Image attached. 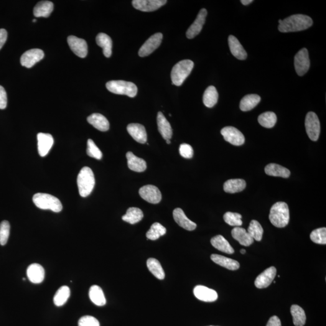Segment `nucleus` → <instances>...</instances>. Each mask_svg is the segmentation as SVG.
Masks as SVG:
<instances>
[{
	"label": "nucleus",
	"instance_id": "nucleus-1",
	"mask_svg": "<svg viewBox=\"0 0 326 326\" xmlns=\"http://www.w3.org/2000/svg\"><path fill=\"white\" fill-rule=\"evenodd\" d=\"M279 30L282 33L295 32L306 30L311 27L313 21L307 15H292L284 20H279Z\"/></svg>",
	"mask_w": 326,
	"mask_h": 326
},
{
	"label": "nucleus",
	"instance_id": "nucleus-2",
	"mask_svg": "<svg viewBox=\"0 0 326 326\" xmlns=\"http://www.w3.org/2000/svg\"><path fill=\"white\" fill-rule=\"evenodd\" d=\"M269 218L276 227H285L289 224L290 219L288 205L284 202L276 203L270 210Z\"/></svg>",
	"mask_w": 326,
	"mask_h": 326
},
{
	"label": "nucleus",
	"instance_id": "nucleus-3",
	"mask_svg": "<svg viewBox=\"0 0 326 326\" xmlns=\"http://www.w3.org/2000/svg\"><path fill=\"white\" fill-rule=\"evenodd\" d=\"M95 183L93 170L88 167H83L77 178L79 193L82 197H87L91 194Z\"/></svg>",
	"mask_w": 326,
	"mask_h": 326
},
{
	"label": "nucleus",
	"instance_id": "nucleus-4",
	"mask_svg": "<svg viewBox=\"0 0 326 326\" xmlns=\"http://www.w3.org/2000/svg\"><path fill=\"white\" fill-rule=\"evenodd\" d=\"M33 201L35 205L40 209L50 210L56 213L60 212L62 210V205L60 200L47 193H37L33 197Z\"/></svg>",
	"mask_w": 326,
	"mask_h": 326
},
{
	"label": "nucleus",
	"instance_id": "nucleus-5",
	"mask_svg": "<svg viewBox=\"0 0 326 326\" xmlns=\"http://www.w3.org/2000/svg\"><path fill=\"white\" fill-rule=\"evenodd\" d=\"M193 67L194 63L191 60H183L177 63L171 72L172 83L176 86L182 85L192 72Z\"/></svg>",
	"mask_w": 326,
	"mask_h": 326
},
{
	"label": "nucleus",
	"instance_id": "nucleus-6",
	"mask_svg": "<svg viewBox=\"0 0 326 326\" xmlns=\"http://www.w3.org/2000/svg\"><path fill=\"white\" fill-rule=\"evenodd\" d=\"M106 86L111 93L128 96L130 98H134L138 91L137 86L131 82L112 81L107 82Z\"/></svg>",
	"mask_w": 326,
	"mask_h": 326
},
{
	"label": "nucleus",
	"instance_id": "nucleus-7",
	"mask_svg": "<svg viewBox=\"0 0 326 326\" xmlns=\"http://www.w3.org/2000/svg\"><path fill=\"white\" fill-rule=\"evenodd\" d=\"M305 127L309 139L312 141H317L320 134V123L317 114L313 112L307 114L305 119Z\"/></svg>",
	"mask_w": 326,
	"mask_h": 326
},
{
	"label": "nucleus",
	"instance_id": "nucleus-8",
	"mask_svg": "<svg viewBox=\"0 0 326 326\" xmlns=\"http://www.w3.org/2000/svg\"><path fill=\"white\" fill-rule=\"evenodd\" d=\"M295 69L300 76L305 75L310 68L309 53L306 48H303L298 52L294 58Z\"/></svg>",
	"mask_w": 326,
	"mask_h": 326
},
{
	"label": "nucleus",
	"instance_id": "nucleus-9",
	"mask_svg": "<svg viewBox=\"0 0 326 326\" xmlns=\"http://www.w3.org/2000/svg\"><path fill=\"white\" fill-rule=\"evenodd\" d=\"M221 132L225 141L234 146H241L244 143V137L243 134L234 127H225L221 130Z\"/></svg>",
	"mask_w": 326,
	"mask_h": 326
},
{
	"label": "nucleus",
	"instance_id": "nucleus-10",
	"mask_svg": "<svg viewBox=\"0 0 326 326\" xmlns=\"http://www.w3.org/2000/svg\"><path fill=\"white\" fill-rule=\"evenodd\" d=\"M162 40L163 34L161 33H157L152 35L140 48L139 52L140 57H145L151 55L157 48L159 47Z\"/></svg>",
	"mask_w": 326,
	"mask_h": 326
},
{
	"label": "nucleus",
	"instance_id": "nucleus-11",
	"mask_svg": "<svg viewBox=\"0 0 326 326\" xmlns=\"http://www.w3.org/2000/svg\"><path fill=\"white\" fill-rule=\"evenodd\" d=\"M139 194L144 200L149 203L158 204L162 200V193L155 185H144L139 190Z\"/></svg>",
	"mask_w": 326,
	"mask_h": 326
},
{
	"label": "nucleus",
	"instance_id": "nucleus-12",
	"mask_svg": "<svg viewBox=\"0 0 326 326\" xmlns=\"http://www.w3.org/2000/svg\"><path fill=\"white\" fill-rule=\"evenodd\" d=\"M166 2L165 0H134L132 5L140 11L152 12L160 9Z\"/></svg>",
	"mask_w": 326,
	"mask_h": 326
},
{
	"label": "nucleus",
	"instance_id": "nucleus-13",
	"mask_svg": "<svg viewBox=\"0 0 326 326\" xmlns=\"http://www.w3.org/2000/svg\"><path fill=\"white\" fill-rule=\"evenodd\" d=\"M67 41L71 50L78 57L82 58L86 57L88 54V45L85 40L75 36H70L67 38Z\"/></svg>",
	"mask_w": 326,
	"mask_h": 326
},
{
	"label": "nucleus",
	"instance_id": "nucleus-14",
	"mask_svg": "<svg viewBox=\"0 0 326 326\" xmlns=\"http://www.w3.org/2000/svg\"><path fill=\"white\" fill-rule=\"evenodd\" d=\"M44 57V53L42 50L31 49L25 52L21 57L22 66L26 68H31L35 63L42 60Z\"/></svg>",
	"mask_w": 326,
	"mask_h": 326
},
{
	"label": "nucleus",
	"instance_id": "nucleus-15",
	"mask_svg": "<svg viewBox=\"0 0 326 326\" xmlns=\"http://www.w3.org/2000/svg\"><path fill=\"white\" fill-rule=\"evenodd\" d=\"M207 15V11L205 9H202L199 12L195 21L188 28L186 32V36L188 39H193L200 34L203 29L204 24L205 23Z\"/></svg>",
	"mask_w": 326,
	"mask_h": 326
},
{
	"label": "nucleus",
	"instance_id": "nucleus-16",
	"mask_svg": "<svg viewBox=\"0 0 326 326\" xmlns=\"http://www.w3.org/2000/svg\"><path fill=\"white\" fill-rule=\"evenodd\" d=\"M277 269L275 267L271 266L265 271L257 277L255 280V286L257 288L264 289L268 287L274 281L276 277Z\"/></svg>",
	"mask_w": 326,
	"mask_h": 326
},
{
	"label": "nucleus",
	"instance_id": "nucleus-17",
	"mask_svg": "<svg viewBox=\"0 0 326 326\" xmlns=\"http://www.w3.org/2000/svg\"><path fill=\"white\" fill-rule=\"evenodd\" d=\"M38 149L41 157L46 156L54 143L53 136L50 134L40 133L38 134Z\"/></svg>",
	"mask_w": 326,
	"mask_h": 326
},
{
	"label": "nucleus",
	"instance_id": "nucleus-18",
	"mask_svg": "<svg viewBox=\"0 0 326 326\" xmlns=\"http://www.w3.org/2000/svg\"><path fill=\"white\" fill-rule=\"evenodd\" d=\"M193 294L198 300L205 302H213L217 300L218 295L215 290L198 285L193 289Z\"/></svg>",
	"mask_w": 326,
	"mask_h": 326
},
{
	"label": "nucleus",
	"instance_id": "nucleus-19",
	"mask_svg": "<svg viewBox=\"0 0 326 326\" xmlns=\"http://www.w3.org/2000/svg\"><path fill=\"white\" fill-rule=\"evenodd\" d=\"M174 220L181 227L184 228L188 231H193L197 228V224L190 221L186 215H185L184 211L182 208H175L173 212Z\"/></svg>",
	"mask_w": 326,
	"mask_h": 326
},
{
	"label": "nucleus",
	"instance_id": "nucleus-20",
	"mask_svg": "<svg viewBox=\"0 0 326 326\" xmlns=\"http://www.w3.org/2000/svg\"><path fill=\"white\" fill-rule=\"evenodd\" d=\"M128 133L132 138L139 143H146L147 142V133L146 129L142 124L139 123H131L127 127Z\"/></svg>",
	"mask_w": 326,
	"mask_h": 326
},
{
	"label": "nucleus",
	"instance_id": "nucleus-21",
	"mask_svg": "<svg viewBox=\"0 0 326 326\" xmlns=\"http://www.w3.org/2000/svg\"><path fill=\"white\" fill-rule=\"evenodd\" d=\"M28 279L35 284H39L43 282L45 277L44 268L40 264L30 265L27 270Z\"/></svg>",
	"mask_w": 326,
	"mask_h": 326
},
{
	"label": "nucleus",
	"instance_id": "nucleus-22",
	"mask_svg": "<svg viewBox=\"0 0 326 326\" xmlns=\"http://www.w3.org/2000/svg\"><path fill=\"white\" fill-rule=\"evenodd\" d=\"M228 44L231 54L239 60H244L247 58V53L239 40L233 35L228 37Z\"/></svg>",
	"mask_w": 326,
	"mask_h": 326
},
{
	"label": "nucleus",
	"instance_id": "nucleus-23",
	"mask_svg": "<svg viewBox=\"0 0 326 326\" xmlns=\"http://www.w3.org/2000/svg\"><path fill=\"white\" fill-rule=\"evenodd\" d=\"M157 124L159 131L163 138L165 140H170L173 134L172 127L162 112L158 113Z\"/></svg>",
	"mask_w": 326,
	"mask_h": 326
},
{
	"label": "nucleus",
	"instance_id": "nucleus-24",
	"mask_svg": "<svg viewBox=\"0 0 326 326\" xmlns=\"http://www.w3.org/2000/svg\"><path fill=\"white\" fill-rule=\"evenodd\" d=\"M233 238L242 245L249 246L254 243V239L251 238L245 229L236 226L231 231Z\"/></svg>",
	"mask_w": 326,
	"mask_h": 326
},
{
	"label": "nucleus",
	"instance_id": "nucleus-25",
	"mask_svg": "<svg viewBox=\"0 0 326 326\" xmlns=\"http://www.w3.org/2000/svg\"><path fill=\"white\" fill-rule=\"evenodd\" d=\"M89 123L99 131L105 132L109 129V123L106 117L101 114H91L87 118Z\"/></svg>",
	"mask_w": 326,
	"mask_h": 326
},
{
	"label": "nucleus",
	"instance_id": "nucleus-26",
	"mask_svg": "<svg viewBox=\"0 0 326 326\" xmlns=\"http://www.w3.org/2000/svg\"><path fill=\"white\" fill-rule=\"evenodd\" d=\"M126 159L128 160V165L129 169L137 172H144L146 169V162L143 159L136 156L133 153L131 152L127 153Z\"/></svg>",
	"mask_w": 326,
	"mask_h": 326
},
{
	"label": "nucleus",
	"instance_id": "nucleus-27",
	"mask_svg": "<svg viewBox=\"0 0 326 326\" xmlns=\"http://www.w3.org/2000/svg\"><path fill=\"white\" fill-rule=\"evenodd\" d=\"M211 259L215 263L219 265L224 267V268L229 270H232V271H235V270L238 269L239 267H240V264H239L238 261H235V260L228 258V257L218 255V254H212L211 256Z\"/></svg>",
	"mask_w": 326,
	"mask_h": 326
},
{
	"label": "nucleus",
	"instance_id": "nucleus-28",
	"mask_svg": "<svg viewBox=\"0 0 326 326\" xmlns=\"http://www.w3.org/2000/svg\"><path fill=\"white\" fill-rule=\"evenodd\" d=\"M266 174L272 176V177H279L284 178L289 177L291 172L289 170L279 164L271 163L266 165L265 168Z\"/></svg>",
	"mask_w": 326,
	"mask_h": 326
},
{
	"label": "nucleus",
	"instance_id": "nucleus-29",
	"mask_svg": "<svg viewBox=\"0 0 326 326\" xmlns=\"http://www.w3.org/2000/svg\"><path fill=\"white\" fill-rule=\"evenodd\" d=\"M96 42L99 47L103 48V55L106 58L111 57L113 41L108 35L101 33L97 36Z\"/></svg>",
	"mask_w": 326,
	"mask_h": 326
},
{
	"label": "nucleus",
	"instance_id": "nucleus-30",
	"mask_svg": "<svg viewBox=\"0 0 326 326\" xmlns=\"http://www.w3.org/2000/svg\"><path fill=\"white\" fill-rule=\"evenodd\" d=\"M211 244L219 251L226 254H233L234 250L228 242L223 236L218 235L211 239Z\"/></svg>",
	"mask_w": 326,
	"mask_h": 326
},
{
	"label": "nucleus",
	"instance_id": "nucleus-31",
	"mask_svg": "<svg viewBox=\"0 0 326 326\" xmlns=\"http://www.w3.org/2000/svg\"><path fill=\"white\" fill-rule=\"evenodd\" d=\"M53 4L52 2L42 1L36 5L34 9V14L36 17L47 18L50 16L53 11Z\"/></svg>",
	"mask_w": 326,
	"mask_h": 326
},
{
	"label": "nucleus",
	"instance_id": "nucleus-32",
	"mask_svg": "<svg viewBox=\"0 0 326 326\" xmlns=\"http://www.w3.org/2000/svg\"><path fill=\"white\" fill-rule=\"evenodd\" d=\"M246 185L245 181L243 179L229 180L224 183V190L226 193H238L244 190Z\"/></svg>",
	"mask_w": 326,
	"mask_h": 326
},
{
	"label": "nucleus",
	"instance_id": "nucleus-33",
	"mask_svg": "<svg viewBox=\"0 0 326 326\" xmlns=\"http://www.w3.org/2000/svg\"><path fill=\"white\" fill-rule=\"evenodd\" d=\"M89 296H90L91 302L98 306H103L106 304L105 295H104L102 289L98 285H93L90 287Z\"/></svg>",
	"mask_w": 326,
	"mask_h": 326
},
{
	"label": "nucleus",
	"instance_id": "nucleus-34",
	"mask_svg": "<svg viewBox=\"0 0 326 326\" xmlns=\"http://www.w3.org/2000/svg\"><path fill=\"white\" fill-rule=\"evenodd\" d=\"M261 101V97L259 95L248 94L242 99L240 102V109L243 111H250L255 108Z\"/></svg>",
	"mask_w": 326,
	"mask_h": 326
},
{
	"label": "nucleus",
	"instance_id": "nucleus-35",
	"mask_svg": "<svg viewBox=\"0 0 326 326\" xmlns=\"http://www.w3.org/2000/svg\"><path fill=\"white\" fill-rule=\"evenodd\" d=\"M218 93L215 86H210L206 89L203 96V102L208 108H212L217 103Z\"/></svg>",
	"mask_w": 326,
	"mask_h": 326
},
{
	"label": "nucleus",
	"instance_id": "nucleus-36",
	"mask_svg": "<svg viewBox=\"0 0 326 326\" xmlns=\"http://www.w3.org/2000/svg\"><path fill=\"white\" fill-rule=\"evenodd\" d=\"M144 215L142 210L139 208H129L125 215L122 216V220L126 223L135 224L139 223L143 218Z\"/></svg>",
	"mask_w": 326,
	"mask_h": 326
},
{
	"label": "nucleus",
	"instance_id": "nucleus-37",
	"mask_svg": "<svg viewBox=\"0 0 326 326\" xmlns=\"http://www.w3.org/2000/svg\"><path fill=\"white\" fill-rule=\"evenodd\" d=\"M147 266L150 272L158 279L163 280L165 277V273L161 264L157 259L150 258L147 261Z\"/></svg>",
	"mask_w": 326,
	"mask_h": 326
},
{
	"label": "nucleus",
	"instance_id": "nucleus-38",
	"mask_svg": "<svg viewBox=\"0 0 326 326\" xmlns=\"http://www.w3.org/2000/svg\"><path fill=\"white\" fill-rule=\"evenodd\" d=\"M291 312L293 317V323L295 326H303L305 325L306 317L305 310L299 306L294 305L291 307Z\"/></svg>",
	"mask_w": 326,
	"mask_h": 326
},
{
	"label": "nucleus",
	"instance_id": "nucleus-39",
	"mask_svg": "<svg viewBox=\"0 0 326 326\" xmlns=\"http://www.w3.org/2000/svg\"><path fill=\"white\" fill-rule=\"evenodd\" d=\"M70 296V289L67 286H63L60 287L56 292L53 302L57 306H62L67 302Z\"/></svg>",
	"mask_w": 326,
	"mask_h": 326
},
{
	"label": "nucleus",
	"instance_id": "nucleus-40",
	"mask_svg": "<svg viewBox=\"0 0 326 326\" xmlns=\"http://www.w3.org/2000/svg\"><path fill=\"white\" fill-rule=\"evenodd\" d=\"M258 122L264 128H272L276 123L277 116L273 112H266L259 116Z\"/></svg>",
	"mask_w": 326,
	"mask_h": 326
},
{
	"label": "nucleus",
	"instance_id": "nucleus-41",
	"mask_svg": "<svg viewBox=\"0 0 326 326\" xmlns=\"http://www.w3.org/2000/svg\"><path fill=\"white\" fill-rule=\"evenodd\" d=\"M166 233V229L159 223L153 224L146 233L147 238L151 241L157 240Z\"/></svg>",
	"mask_w": 326,
	"mask_h": 326
},
{
	"label": "nucleus",
	"instance_id": "nucleus-42",
	"mask_svg": "<svg viewBox=\"0 0 326 326\" xmlns=\"http://www.w3.org/2000/svg\"><path fill=\"white\" fill-rule=\"evenodd\" d=\"M251 238L257 241H261L263 236L264 229L258 221L253 220L249 224L248 231Z\"/></svg>",
	"mask_w": 326,
	"mask_h": 326
},
{
	"label": "nucleus",
	"instance_id": "nucleus-43",
	"mask_svg": "<svg viewBox=\"0 0 326 326\" xmlns=\"http://www.w3.org/2000/svg\"><path fill=\"white\" fill-rule=\"evenodd\" d=\"M242 218L243 216L238 213L226 212L224 215V220L225 223L229 225L234 226H240L243 225Z\"/></svg>",
	"mask_w": 326,
	"mask_h": 326
},
{
	"label": "nucleus",
	"instance_id": "nucleus-44",
	"mask_svg": "<svg viewBox=\"0 0 326 326\" xmlns=\"http://www.w3.org/2000/svg\"><path fill=\"white\" fill-rule=\"evenodd\" d=\"M310 238L313 243L317 244H326V228H320L316 229L312 231L310 235Z\"/></svg>",
	"mask_w": 326,
	"mask_h": 326
},
{
	"label": "nucleus",
	"instance_id": "nucleus-45",
	"mask_svg": "<svg viewBox=\"0 0 326 326\" xmlns=\"http://www.w3.org/2000/svg\"><path fill=\"white\" fill-rule=\"evenodd\" d=\"M11 225L7 221H2L0 224V244L4 246L8 241Z\"/></svg>",
	"mask_w": 326,
	"mask_h": 326
},
{
	"label": "nucleus",
	"instance_id": "nucleus-46",
	"mask_svg": "<svg viewBox=\"0 0 326 326\" xmlns=\"http://www.w3.org/2000/svg\"><path fill=\"white\" fill-rule=\"evenodd\" d=\"M86 153H87L88 156L97 160H101L102 158V153L99 147L96 146L95 143L91 139L88 140Z\"/></svg>",
	"mask_w": 326,
	"mask_h": 326
},
{
	"label": "nucleus",
	"instance_id": "nucleus-47",
	"mask_svg": "<svg viewBox=\"0 0 326 326\" xmlns=\"http://www.w3.org/2000/svg\"><path fill=\"white\" fill-rule=\"evenodd\" d=\"M79 326H100V323L96 318L92 316H84L80 318L78 322Z\"/></svg>",
	"mask_w": 326,
	"mask_h": 326
},
{
	"label": "nucleus",
	"instance_id": "nucleus-48",
	"mask_svg": "<svg viewBox=\"0 0 326 326\" xmlns=\"http://www.w3.org/2000/svg\"><path fill=\"white\" fill-rule=\"evenodd\" d=\"M180 154L185 159H191L193 156V149L190 144L183 143L180 146Z\"/></svg>",
	"mask_w": 326,
	"mask_h": 326
},
{
	"label": "nucleus",
	"instance_id": "nucleus-49",
	"mask_svg": "<svg viewBox=\"0 0 326 326\" xmlns=\"http://www.w3.org/2000/svg\"><path fill=\"white\" fill-rule=\"evenodd\" d=\"M7 98L6 90L4 87L0 85V109H4L6 108Z\"/></svg>",
	"mask_w": 326,
	"mask_h": 326
},
{
	"label": "nucleus",
	"instance_id": "nucleus-50",
	"mask_svg": "<svg viewBox=\"0 0 326 326\" xmlns=\"http://www.w3.org/2000/svg\"><path fill=\"white\" fill-rule=\"evenodd\" d=\"M7 38V32L6 30L0 29V50L6 42Z\"/></svg>",
	"mask_w": 326,
	"mask_h": 326
},
{
	"label": "nucleus",
	"instance_id": "nucleus-51",
	"mask_svg": "<svg viewBox=\"0 0 326 326\" xmlns=\"http://www.w3.org/2000/svg\"><path fill=\"white\" fill-rule=\"evenodd\" d=\"M266 326H282L281 322L278 317L273 316L269 318Z\"/></svg>",
	"mask_w": 326,
	"mask_h": 326
},
{
	"label": "nucleus",
	"instance_id": "nucleus-52",
	"mask_svg": "<svg viewBox=\"0 0 326 326\" xmlns=\"http://www.w3.org/2000/svg\"><path fill=\"white\" fill-rule=\"evenodd\" d=\"M253 2V0H242L241 1L242 3L244 5V6H246V5L251 4V2Z\"/></svg>",
	"mask_w": 326,
	"mask_h": 326
},
{
	"label": "nucleus",
	"instance_id": "nucleus-53",
	"mask_svg": "<svg viewBox=\"0 0 326 326\" xmlns=\"http://www.w3.org/2000/svg\"><path fill=\"white\" fill-rule=\"evenodd\" d=\"M241 254H245V253H246V251L244 250V249H241Z\"/></svg>",
	"mask_w": 326,
	"mask_h": 326
},
{
	"label": "nucleus",
	"instance_id": "nucleus-54",
	"mask_svg": "<svg viewBox=\"0 0 326 326\" xmlns=\"http://www.w3.org/2000/svg\"><path fill=\"white\" fill-rule=\"evenodd\" d=\"M166 142L167 144H170V140H167Z\"/></svg>",
	"mask_w": 326,
	"mask_h": 326
},
{
	"label": "nucleus",
	"instance_id": "nucleus-55",
	"mask_svg": "<svg viewBox=\"0 0 326 326\" xmlns=\"http://www.w3.org/2000/svg\"><path fill=\"white\" fill-rule=\"evenodd\" d=\"M36 21H37V20H36L35 19L33 20V22H35Z\"/></svg>",
	"mask_w": 326,
	"mask_h": 326
},
{
	"label": "nucleus",
	"instance_id": "nucleus-56",
	"mask_svg": "<svg viewBox=\"0 0 326 326\" xmlns=\"http://www.w3.org/2000/svg\"></svg>",
	"mask_w": 326,
	"mask_h": 326
}]
</instances>
